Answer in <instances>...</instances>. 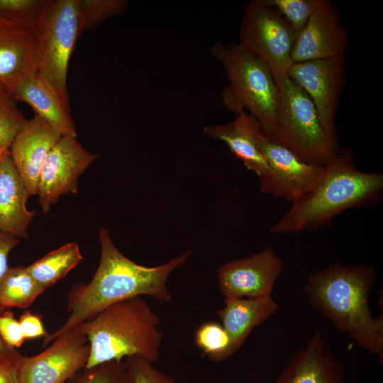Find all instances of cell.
Masks as SVG:
<instances>
[{"label":"cell","instance_id":"1","mask_svg":"<svg viewBox=\"0 0 383 383\" xmlns=\"http://www.w3.org/2000/svg\"><path fill=\"white\" fill-rule=\"evenodd\" d=\"M99 234L101 257L97 270L89 283L72 286L68 294L70 315L62 326L44 338L43 345L118 301L148 296L160 303L170 302L172 297L167 287V278L173 270L183 266L192 253V250H189L165 264L146 267L121 253L105 228L101 227Z\"/></svg>","mask_w":383,"mask_h":383},{"label":"cell","instance_id":"2","mask_svg":"<svg viewBox=\"0 0 383 383\" xmlns=\"http://www.w3.org/2000/svg\"><path fill=\"white\" fill-rule=\"evenodd\" d=\"M377 278L367 264H331L311 274L304 287L310 304L355 343L383 363V314L373 317L368 297Z\"/></svg>","mask_w":383,"mask_h":383},{"label":"cell","instance_id":"3","mask_svg":"<svg viewBox=\"0 0 383 383\" xmlns=\"http://www.w3.org/2000/svg\"><path fill=\"white\" fill-rule=\"evenodd\" d=\"M382 192L383 174L360 170L352 151L339 149L270 231L301 233L323 227L347 209L374 205Z\"/></svg>","mask_w":383,"mask_h":383},{"label":"cell","instance_id":"4","mask_svg":"<svg viewBox=\"0 0 383 383\" xmlns=\"http://www.w3.org/2000/svg\"><path fill=\"white\" fill-rule=\"evenodd\" d=\"M82 324L89 345L85 369L133 355L152 363L160 359V319L141 296L115 303Z\"/></svg>","mask_w":383,"mask_h":383},{"label":"cell","instance_id":"5","mask_svg":"<svg viewBox=\"0 0 383 383\" xmlns=\"http://www.w3.org/2000/svg\"><path fill=\"white\" fill-rule=\"evenodd\" d=\"M211 55L221 63L228 79L221 96L223 106L235 115L248 112L272 138L278 89L270 70L238 43H216Z\"/></svg>","mask_w":383,"mask_h":383},{"label":"cell","instance_id":"6","mask_svg":"<svg viewBox=\"0 0 383 383\" xmlns=\"http://www.w3.org/2000/svg\"><path fill=\"white\" fill-rule=\"evenodd\" d=\"M274 80L278 95L271 139L287 147L306 162L326 165L335 157L339 148L325 133L313 102L288 75Z\"/></svg>","mask_w":383,"mask_h":383},{"label":"cell","instance_id":"7","mask_svg":"<svg viewBox=\"0 0 383 383\" xmlns=\"http://www.w3.org/2000/svg\"><path fill=\"white\" fill-rule=\"evenodd\" d=\"M82 32L78 0H50L45 18L35 35L37 73L52 87L70 109L67 70Z\"/></svg>","mask_w":383,"mask_h":383},{"label":"cell","instance_id":"8","mask_svg":"<svg viewBox=\"0 0 383 383\" xmlns=\"http://www.w3.org/2000/svg\"><path fill=\"white\" fill-rule=\"evenodd\" d=\"M242 47L261 60L274 79L287 75L293 64L296 33L266 0H252L245 9L239 30Z\"/></svg>","mask_w":383,"mask_h":383},{"label":"cell","instance_id":"9","mask_svg":"<svg viewBox=\"0 0 383 383\" xmlns=\"http://www.w3.org/2000/svg\"><path fill=\"white\" fill-rule=\"evenodd\" d=\"M51 345L33 356L22 355L18 362L20 383H67L84 369L89 345L80 323L55 338Z\"/></svg>","mask_w":383,"mask_h":383},{"label":"cell","instance_id":"10","mask_svg":"<svg viewBox=\"0 0 383 383\" xmlns=\"http://www.w3.org/2000/svg\"><path fill=\"white\" fill-rule=\"evenodd\" d=\"M345 55L293 62L287 75L309 96L327 136L338 144L335 117L345 84Z\"/></svg>","mask_w":383,"mask_h":383},{"label":"cell","instance_id":"11","mask_svg":"<svg viewBox=\"0 0 383 383\" xmlns=\"http://www.w3.org/2000/svg\"><path fill=\"white\" fill-rule=\"evenodd\" d=\"M98 157L84 149L77 138L62 135L40 170L37 194L43 211L48 212L62 195L77 194L79 176Z\"/></svg>","mask_w":383,"mask_h":383},{"label":"cell","instance_id":"12","mask_svg":"<svg viewBox=\"0 0 383 383\" xmlns=\"http://www.w3.org/2000/svg\"><path fill=\"white\" fill-rule=\"evenodd\" d=\"M284 267L282 259L271 248L231 260L218 269L219 290L224 298L271 296Z\"/></svg>","mask_w":383,"mask_h":383},{"label":"cell","instance_id":"13","mask_svg":"<svg viewBox=\"0 0 383 383\" xmlns=\"http://www.w3.org/2000/svg\"><path fill=\"white\" fill-rule=\"evenodd\" d=\"M257 143L270 170L268 178L260 184L262 193L292 203L316 179L323 167L305 162L262 131L258 134Z\"/></svg>","mask_w":383,"mask_h":383},{"label":"cell","instance_id":"14","mask_svg":"<svg viewBox=\"0 0 383 383\" xmlns=\"http://www.w3.org/2000/svg\"><path fill=\"white\" fill-rule=\"evenodd\" d=\"M348 35L337 9L329 0H318L292 52L293 62L330 58L345 55Z\"/></svg>","mask_w":383,"mask_h":383},{"label":"cell","instance_id":"15","mask_svg":"<svg viewBox=\"0 0 383 383\" xmlns=\"http://www.w3.org/2000/svg\"><path fill=\"white\" fill-rule=\"evenodd\" d=\"M62 135L35 115L16 135L9 148L13 163L28 192L37 194L39 176L50 150Z\"/></svg>","mask_w":383,"mask_h":383},{"label":"cell","instance_id":"16","mask_svg":"<svg viewBox=\"0 0 383 383\" xmlns=\"http://www.w3.org/2000/svg\"><path fill=\"white\" fill-rule=\"evenodd\" d=\"M273 383H345L343 363L330 353L316 331L306 345L294 352Z\"/></svg>","mask_w":383,"mask_h":383},{"label":"cell","instance_id":"17","mask_svg":"<svg viewBox=\"0 0 383 383\" xmlns=\"http://www.w3.org/2000/svg\"><path fill=\"white\" fill-rule=\"evenodd\" d=\"M37 72L35 35L0 16V83L12 96L24 78Z\"/></svg>","mask_w":383,"mask_h":383},{"label":"cell","instance_id":"18","mask_svg":"<svg viewBox=\"0 0 383 383\" xmlns=\"http://www.w3.org/2000/svg\"><path fill=\"white\" fill-rule=\"evenodd\" d=\"M261 131L257 120L247 111L236 114L229 123L203 128L206 136L224 143L247 170L257 174L260 184L270 174L268 165L257 146V139Z\"/></svg>","mask_w":383,"mask_h":383},{"label":"cell","instance_id":"19","mask_svg":"<svg viewBox=\"0 0 383 383\" xmlns=\"http://www.w3.org/2000/svg\"><path fill=\"white\" fill-rule=\"evenodd\" d=\"M30 196L15 167L9 149L0 163V231L18 238L28 237V227L35 216L27 209Z\"/></svg>","mask_w":383,"mask_h":383},{"label":"cell","instance_id":"20","mask_svg":"<svg viewBox=\"0 0 383 383\" xmlns=\"http://www.w3.org/2000/svg\"><path fill=\"white\" fill-rule=\"evenodd\" d=\"M12 96L28 104L40 116L62 135L77 138V129L70 111L52 87L38 73L24 78Z\"/></svg>","mask_w":383,"mask_h":383},{"label":"cell","instance_id":"21","mask_svg":"<svg viewBox=\"0 0 383 383\" xmlns=\"http://www.w3.org/2000/svg\"><path fill=\"white\" fill-rule=\"evenodd\" d=\"M278 309L272 295L255 299L224 298V306L217 311V315L231 338L233 353L243 345L253 328Z\"/></svg>","mask_w":383,"mask_h":383},{"label":"cell","instance_id":"22","mask_svg":"<svg viewBox=\"0 0 383 383\" xmlns=\"http://www.w3.org/2000/svg\"><path fill=\"white\" fill-rule=\"evenodd\" d=\"M82 260L78 244L67 243L26 266L34 280L46 289L65 277Z\"/></svg>","mask_w":383,"mask_h":383},{"label":"cell","instance_id":"23","mask_svg":"<svg viewBox=\"0 0 383 383\" xmlns=\"http://www.w3.org/2000/svg\"><path fill=\"white\" fill-rule=\"evenodd\" d=\"M45 290L31 277L26 266L9 267L0 278V309L27 308Z\"/></svg>","mask_w":383,"mask_h":383},{"label":"cell","instance_id":"24","mask_svg":"<svg viewBox=\"0 0 383 383\" xmlns=\"http://www.w3.org/2000/svg\"><path fill=\"white\" fill-rule=\"evenodd\" d=\"M50 4V0H0V16L36 35Z\"/></svg>","mask_w":383,"mask_h":383},{"label":"cell","instance_id":"25","mask_svg":"<svg viewBox=\"0 0 383 383\" xmlns=\"http://www.w3.org/2000/svg\"><path fill=\"white\" fill-rule=\"evenodd\" d=\"M194 343L203 355L213 362H222L234 353L231 338L223 325L209 321L200 324L194 332Z\"/></svg>","mask_w":383,"mask_h":383},{"label":"cell","instance_id":"26","mask_svg":"<svg viewBox=\"0 0 383 383\" xmlns=\"http://www.w3.org/2000/svg\"><path fill=\"white\" fill-rule=\"evenodd\" d=\"M127 8L126 0H78L81 28L92 29L107 18L122 14Z\"/></svg>","mask_w":383,"mask_h":383},{"label":"cell","instance_id":"27","mask_svg":"<svg viewBox=\"0 0 383 383\" xmlns=\"http://www.w3.org/2000/svg\"><path fill=\"white\" fill-rule=\"evenodd\" d=\"M67 383H129L124 360H112L82 369Z\"/></svg>","mask_w":383,"mask_h":383},{"label":"cell","instance_id":"28","mask_svg":"<svg viewBox=\"0 0 383 383\" xmlns=\"http://www.w3.org/2000/svg\"><path fill=\"white\" fill-rule=\"evenodd\" d=\"M298 35L309 21L318 0H266Z\"/></svg>","mask_w":383,"mask_h":383},{"label":"cell","instance_id":"29","mask_svg":"<svg viewBox=\"0 0 383 383\" xmlns=\"http://www.w3.org/2000/svg\"><path fill=\"white\" fill-rule=\"evenodd\" d=\"M124 362L129 383H177L171 375L140 356L127 357Z\"/></svg>","mask_w":383,"mask_h":383},{"label":"cell","instance_id":"30","mask_svg":"<svg viewBox=\"0 0 383 383\" xmlns=\"http://www.w3.org/2000/svg\"><path fill=\"white\" fill-rule=\"evenodd\" d=\"M27 119L16 106L0 102V149H9Z\"/></svg>","mask_w":383,"mask_h":383},{"label":"cell","instance_id":"31","mask_svg":"<svg viewBox=\"0 0 383 383\" xmlns=\"http://www.w3.org/2000/svg\"><path fill=\"white\" fill-rule=\"evenodd\" d=\"M0 335L4 340L13 348H20L26 340L18 320L11 311L0 313Z\"/></svg>","mask_w":383,"mask_h":383},{"label":"cell","instance_id":"32","mask_svg":"<svg viewBox=\"0 0 383 383\" xmlns=\"http://www.w3.org/2000/svg\"><path fill=\"white\" fill-rule=\"evenodd\" d=\"M18 322L25 339L46 337L48 335L44 328L42 317L38 314L25 311L20 316Z\"/></svg>","mask_w":383,"mask_h":383},{"label":"cell","instance_id":"33","mask_svg":"<svg viewBox=\"0 0 383 383\" xmlns=\"http://www.w3.org/2000/svg\"><path fill=\"white\" fill-rule=\"evenodd\" d=\"M19 241L18 237L0 231V278L9 268V255Z\"/></svg>","mask_w":383,"mask_h":383},{"label":"cell","instance_id":"34","mask_svg":"<svg viewBox=\"0 0 383 383\" xmlns=\"http://www.w3.org/2000/svg\"><path fill=\"white\" fill-rule=\"evenodd\" d=\"M18 360L0 363V383H20L18 376Z\"/></svg>","mask_w":383,"mask_h":383},{"label":"cell","instance_id":"35","mask_svg":"<svg viewBox=\"0 0 383 383\" xmlns=\"http://www.w3.org/2000/svg\"><path fill=\"white\" fill-rule=\"evenodd\" d=\"M4 311L0 309V313ZM22 355L17 350L9 346L0 335V363L18 360Z\"/></svg>","mask_w":383,"mask_h":383},{"label":"cell","instance_id":"36","mask_svg":"<svg viewBox=\"0 0 383 383\" xmlns=\"http://www.w3.org/2000/svg\"><path fill=\"white\" fill-rule=\"evenodd\" d=\"M0 102L16 106V100L1 83Z\"/></svg>","mask_w":383,"mask_h":383},{"label":"cell","instance_id":"37","mask_svg":"<svg viewBox=\"0 0 383 383\" xmlns=\"http://www.w3.org/2000/svg\"><path fill=\"white\" fill-rule=\"evenodd\" d=\"M9 149H0V163L4 157L6 151Z\"/></svg>","mask_w":383,"mask_h":383}]
</instances>
